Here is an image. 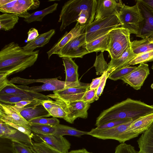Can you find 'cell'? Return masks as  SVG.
I'll use <instances>...</instances> for the list:
<instances>
[{"label": "cell", "instance_id": "obj_1", "mask_svg": "<svg viewBox=\"0 0 153 153\" xmlns=\"http://www.w3.org/2000/svg\"><path fill=\"white\" fill-rule=\"evenodd\" d=\"M39 51L25 50L14 42L5 45L0 51V82L33 65Z\"/></svg>", "mask_w": 153, "mask_h": 153}, {"label": "cell", "instance_id": "obj_2", "mask_svg": "<svg viewBox=\"0 0 153 153\" xmlns=\"http://www.w3.org/2000/svg\"><path fill=\"white\" fill-rule=\"evenodd\" d=\"M96 0H70L62 6L58 22H61V32L76 21L82 25L88 26L94 19Z\"/></svg>", "mask_w": 153, "mask_h": 153}, {"label": "cell", "instance_id": "obj_3", "mask_svg": "<svg viewBox=\"0 0 153 153\" xmlns=\"http://www.w3.org/2000/svg\"><path fill=\"white\" fill-rule=\"evenodd\" d=\"M152 113L153 105L128 98L102 112L97 118L95 126L114 120L135 119Z\"/></svg>", "mask_w": 153, "mask_h": 153}, {"label": "cell", "instance_id": "obj_4", "mask_svg": "<svg viewBox=\"0 0 153 153\" xmlns=\"http://www.w3.org/2000/svg\"><path fill=\"white\" fill-rule=\"evenodd\" d=\"M130 34L128 30L121 27L115 28L109 32L107 51L111 59L120 58L131 46Z\"/></svg>", "mask_w": 153, "mask_h": 153}, {"label": "cell", "instance_id": "obj_5", "mask_svg": "<svg viewBox=\"0 0 153 153\" xmlns=\"http://www.w3.org/2000/svg\"><path fill=\"white\" fill-rule=\"evenodd\" d=\"M119 18L111 16L100 19L88 25L85 30L86 43L98 39L121 26Z\"/></svg>", "mask_w": 153, "mask_h": 153}, {"label": "cell", "instance_id": "obj_6", "mask_svg": "<svg viewBox=\"0 0 153 153\" xmlns=\"http://www.w3.org/2000/svg\"><path fill=\"white\" fill-rule=\"evenodd\" d=\"M118 18L121 27L128 30L130 34L136 35L137 33L140 23L143 19L136 4L132 6L124 4Z\"/></svg>", "mask_w": 153, "mask_h": 153}, {"label": "cell", "instance_id": "obj_7", "mask_svg": "<svg viewBox=\"0 0 153 153\" xmlns=\"http://www.w3.org/2000/svg\"><path fill=\"white\" fill-rule=\"evenodd\" d=\"M40 4V1L38 0H12L8 3L0 6V11L25 19L30 14L28 11L38 8Z\"/></svg>", "mask_w": 153, "mask_h": 153}, {"label": "cell", "instance_id": "obj_8", "mask_svg": "<svg viewBox=\"0 0 153 153\" xmlns=\"http://www.w3.org/2000/svg\"><path fill=\"white\" fill-rule=\"evenodd\" d=\"M86 43L85 33L68 42L57 54L61 58H82L89 53L86 48Z\"/></svg>", "mask_w": 153, "mask_h": 153}, {"label": "cell", "instance_id": "obj_9", "mask_svg": "<svg viewBox=\"0 0 153 153\" xmlns=\"http://www.w3.org/2000/svg\"><path fill=\"white\" fill-rule=\"evenodd\" d=\"M136 4L143 20L136 36L142 39L149 37L153 35V10L142 0H137Z\"/></svg>", "mask_w": 153, "mask_h": 153}, {"label": "cell", "instance_id": "obj_10", "mask_svg": "<svg viewBox=\"0 0 153 153\" xmlns=\"http://www.w3.org/2000/svg\"><path fill=\"white\" fill-rule=\"evenodd\" d=\"M86 83L79 81L76 82H69L58 79L57 78H52L49 81L40 86L29 87L27 85H19L16 86L20 89L34 92L46 91H59L68 88L86 86Z\"/></svg>", "mask_w": 153, "mask_h": 153}, {"label": "cell", "instance_id": "obj_11", "mask_svg": "<svg viewBox=\"0 0 153 153\" xmlns=\"http://www.w3.org/2000/svg\"><path fill=\"white\" fill-rule=\"evenodd\" d=\"M97 2L94 21L111 16L118 17L124 4L120 0H98Z\"/></svg>", "mask_w": 153, "mask_h": 153}, {"label": "cell", "instance_id": "obj_12", "mask_svg": "<svg viewBox=\"0 0 153 153\" xmlns=\"http://www.w3.org/2000/svg\"><path fill=\"white\" fill-rule=\"evenodd\" d=\"M150 74L149 65L143 63L140 64L130 73L121 78L135 90L140 89Z\"/></svg>", "mask_w": 153, "mask_h": 153}, {"label": "cell", "instance_id": "obj_13", "mask_svg": "<svg viewBox=\"0 0 153 153\" xmlns=\"http://www.w3.org/2000/svg\"><path fill=\"white\" fill-rule=\"evenodd\" d=\"M90 86H78L68 88L59 91H54L53 94L47 95L51 99H60L68 102L82 100Z\"/></svg>", "mask_w": 153, "mask_h": 153}, {"label": "cell", "instance_id": "obj_14", "mask_svg": "<svg viewBox=\"0 0 153 153\" xmlns=\"http://www.w3.org/2000/svg\"><path fill=\"white\" fill-rule=\"evenodd\" d=\"M32 139L36 143L44 142L62 153H68L71 146L70 143L65 137L52 134L42 135L33 133Z\"/></svg>", "mask_w": 153, "mask_h": 153}, {"label": "cell", "instance_id": "obj_15", "mask_svg": "<svg viewBox=\"0 0 153 153\" xmlns=\"http://www.w3.org/2000/svg\"><path fill=\"white\" fill-rule=\"evenodd\" d=\"M87 26L80 25L77 22L69 32H66L52 48L47 52L48 59L53 54H57L66 44L74 38L85 33Z\"/></svg>", "mask_w": 153, "mask_h": 153}, {"label": "cell", "instance_id": "obj_16", "mask_svg": "<svg viewBox=\"0 0 153 153\" xmlns=\"http://www.w3.org/2000/svg\"><path fill=\"white\" fill-rule=\"evenodd\" d=\"M153 123V113L137 118L127 128L126 133L130 140L137 137L147 130Z\"/></svg>", "mask_w": 153, "mask_h": 153}, {"label": "cell", "instance_id": "obj_17", "mask_svg": "<svg viewBox=\"0 0 153 153\" xmlns=\"http://www.w3.org/2000/svg\"><path fill=\"white\" fill-rule=\"evenodd\" d=\"M90 106V104L82 100L68 102L69 113L63 119L67 122L72 124L78 118L86 119L88 117V111Z\"/></svg>", "mask_w": 153, "mask_h": 153}, {"label": "cell", "instance_id": "obj_18", "mask_svg": "<svg viewBox=\"0 0 153 153\" xmlns=\"http://www.w3.org/2000/svg\"><path fill=\"white\" fill-rule=\"evenodd\" d=\"M0 119L8 120L30 129L29 123L14 109L12 105L0 102Z\"/></svg>", "mask_w": 153, "mask_h": 153}, {"label": "cell", "instance_id": "obj_19", "mask_svg": "<svg viewBox=\"0 0 153 153\" xmlns=\"http://www.w3.org/2000/svg\"><path fill=\"white\" fill-rule=\"evenodd\" d=\"M44 101L42 104L53 117L64 119L69 113L68 102L56 99Z\"/></svg>", "mask_w": 153, "mask_h": 153}, {"label": "cell", "instance_id": "obj_20", "mask_svg": "<svg viewBox=\"0 0 153 153\" xmlns=\"http://www.w3.org/2000/svg\"><path fill=\"white\" fill-rule=\"evenodd\" d=\"M137 55L133 52L130 46L119 59H111V60L108 64V67L107 71V78L115 70L128 66L129 63Z\"/></svg>", "mask_w": 153, "mask_h": 153}, {"label": "cell", "instance_id": "obj_21", "mask_svg": "<svg viewBox=\"0 0 153 153\" xmlns=\"http://www.w3.org/2000/svg\"><path fill=\"white\" fill-rule=\"evenodd\" d=\"M42 103L16 111L19 112L28 123L30 120L34 119L51 116V114L45 108Z\"/></svg>", "mask_w": 153, "mask_h": 153}, {"label": "cell", "instance_id": "obj_22", "mask_svg": "<svg viewBox=\"0 0 153 153\" xmlns=\"http://www.w3.org/2000/svg\"><path fill=\"white\" fill-rule=\"evenodd\" d=\"M0 93L29 95L36 97L46 99L48 100H52L50 98L39 93L34 92L17 87L16 85L6 79L0 83Z\"/></svg>", "mask_w": 153, "mask_h": 153}, {"label": "cell", "instance_id": "obj_23", "mask_svg": "<svg viewBox=\"0 0 153 153\" xmlns=\"http://www.w3.org/2000/svg\"><path fill=\"white\" fill-rule=\"evenodd\" d=\"M138 153H153V123L137 141Z\"/></svg>", "mask_w": 153, "mask_h": 153}, {"label": "cell", "instance_id": "obj_24", "mask_svg": "<svg viewBox=\"0 0 153 153\" xmlns=\"http://www.w3.org/2000/svg\"><path fill=\"white\" fill-rule=\"evenodd\" d=\"M55 33V30L52 29L40 34L36 39L28 42L22 48L25 50L33 51L37 48L43 47L48 43Z\"/></svg>", "mask_w": 153, "mask_h": 153}, {"label": "cell", "instance_id": "obj_25", "mask_svg": "<svg viewBox=\"0 0 153 153\" xmlns=\"http://www.w3.org/2000/svg\"><path fill=\"white\" fill-rule=\"evenodd\" d=\"M48 100L41 98L27 95H16L0 93V102L9 105L23 101H44Z\"/></svg>", "mask_w": 153, "mask_h": 153}, {"label": "cell", "instance_id": "obj_26", "mask_svg": "<svg viewBox=\"0 0 153 153\" xmlns=\"http://www.w3.org/2000/svg\"><path fill=\"white\" fill-rule=\"evenodd\" d=\"M62 60L66 74L65 81L74 82L79 81L78 72V66L72 59L64 57L62 58Z\"/></svg>", "mask_w": 153, "mask_h": 153}, {"label": "cell", "instance_id": "obj_27", "mask_svg": "<svg viewBox=\"0 0 153 153\" xmlns=\"http://www.w3.org/2000/svg\"><path fill=\"white\" fill-rule=\"evenodd\" d=\"M131 49L137 56L153 50V41L150 37L131 42Z\"/></svg>", "mask_w": 153, "mask_h": 153}, {"label": "cell", "instance_id": "obj_28", "mask_svg": "<svg viewBox=\"0 0 153 153\" xmlns=\"http://www.w3.org/2000/svg\"><path fill=\"white\" fill-rule=\"evenodd\" d=\"M108 33L98 39L86 43V48L89 53L107 51L109 42Z\"/></svg>", "mask_w": 153, "mask_h": 153}, {"label": "cell", "instance_id": "obj_29", "mask_svg": "<svg viewBox=\"0 0 153 153\" xmlns=\"http://www.w3.org/2000/svg\"><path fill=\"white\" fill-rule=\"evenodd\" d=\"M55 130L52 134L56 136L68 135L77 137L87 134L88 131L78 130L75 128L60 124L55 126Z\"/></svg>", "mask_w": 153, "mask_h": 153}, {"label": "cell", "instance_id": "obj_30", "mask_svg": "<svg viewBox=\"0 0 153 153\" xmlns=\"http://www.w3.org/2000/svg\"><path fill=\"white\" fill-rule=\"evenodd\" d=\"M58 5V3H55L46 8L30 14L28 17L24 19V20L28 23L36 21L41 22L45 16L56 10Z\"/></svg>", "mask_w": 153, "mask_h": 153}, {"label": "cell", "instance_id": "obj_31", "mask_svg": "<svg viewBox=\"0 0 153 153\" xmlns=\"http://www.w3.org/2000/svg\"><path fill=\"white\" fill-rule=\"evenodd\" d=\"M0 137L10 140L12 142L18 143L30 148L33 145L32 139L28 135L17 130L13 134L4 135Z\"/></svg>", "mask_w": 153, "mask_h": 153}, {"label": "cell", "instance_id": "obj_32", "mask_svg": "<svg viewBox=\"0 0 153 153\" xmlns=\"http://www.w3.org/2000/svg\"><path fill=\"white\" fill-rule=\"evenodd\" d=\"M18 16L11 13H4L0 15V29L8 31L13 28L18 22Z\"/></svg>", "mask_w": 153, "mask_h": 153}, {"label": "cell", "instance_id": "obj_33", "mask_svg": "<svg viewBox=\"0 0 153 153\" xmlns=\"http://www.w3.org/2000/svg\"><path fill=\"white\" fill-rule=\"evenodd\" d=\"M30 149L33 153H62L43 141L33 143Z\"/></svg>", "mask_w": 153, "mask_h": 153}, {"label": "cell", "instance_id": "obj_34", "mask_svg": "<svg viewBox=\"0 0 153 153\" xmlns=\"http://www.w3.org/2000/svg\"><path fill=\"white\" fill-rule=\"evenodd\" d=\"M30 129L33 133L39 135H47L53 134L55 130V126L29 123Z\"/></svg>", "mask_w": 153, "mask_h": 153}, {"label": "cell", "instance_id": "obj_35", "mask_svg": "<svg viewBox=\"0 0 153 153\" xmlns=\"http://www.w3.org/2000/svg\"><path fill=\"white\" fill-rule=\"evenodd\" d=\"M103 52H101L100 54L96 56L93 66L96 69L97 75L102 74L107 71L108 64L105 61L103 56Z\"/></svg>", "mask_w": 153, "mask_h": 153}, {"label": "cell", "instance_id": "obj_36", "mask_svg": "<svg viewBox=\"0 0 153 153\" xmlns=\"http://www.w3.org/2000/svg\"><path fill=\"white\" fill-rule=\"evenodd\" d=\"M136 67L127 66L116 70L111 74L108 78L114 81L120 79L132 71Z\"/></svg>", "mask_w": 153, "mask_h": 153}, {"label": "cell", "instance_id": "obj_37", "mask_svg": "<svg viewBox=\"0 0 153 153\" xmlns=\"http://www.w3.org/2000/svg\"><path fill=\"white\" fill-rule=\"evenodd\" d=\"M51 78H44L37 79H27L17 76L11 78L10 81L13 83H16L23 85H27L36 82L43 83L50 81Z\"/></svg>", "mask_w": 153, "mask_h": 153}, {"label": "cell", "instance_id": "obj_38", "mask_svg": "<svg viewBox=\"0 0 153 153\" xmlns=\"http://www.w3.org/2000/svg\"><path fill=\"white\" fill-rule=\"evenodd\" d=\"M153 58V50L137 55L129 63L128 66L146 63Z\"/></svg>", "mask_w": 153, "mask_h": 153}, {"label": "cell", "instance_id": "obj_39", "mask_svg": "<svg viewBox=\"0 0 153 153\" xmlns=\"http://www.w3.org/2000/svg\"><path fill=\"white\" fill-rule=\"evenodd\" d=\"M59 120L54 117L50 118H37L33 119L29 122V123L41 124L53 127L59 124Z\"/></svg>", "mask_w": 153, "mask_h": 153}, {"label": "cell", "instance_id": "obj_40", "mask_svg": "<svg viewBox=\"0 0 153 153\" xmlns=\"http://www.w3.org/2000/svg\"><path fill=\"white\" fill-rule=\"evenodd\" d=\"M114 153H138L134 147L130 144L123 143L117 145Z\"/></svg>", "mask_w": 153, "mask_h": 153}, {"label": "cell", "instance_id": "obj_41", "mask_svg": "<svg viewBox=\"0 0 153 153\" xmlns=\"http://www.w3.org/2000/svg\"><path fill=\"white\" fill-rule=\"evenodd\" d=\"M0 120L14 129L27 134L32 139L33 133L30 129L8 120L3 119H0Z\"/></svg>", "mask_w": 153, "mask_h": 153}, {"label": "cell", "instance_id": "obj_42", "mask_svg": "<svg viewBox=\"0 0 153 153\" xmlns=\"http://www.w3.org/2000/svg\"><path fill=\"white\" fill-rule=\"evenodd\" d=\"M131 119H123L114 120L97 126L96 128L99 129L111 128L126 122Z\"/></svg>", "mask_w": 153, "mask_h": 153}, {"label": "cell", "instance_id": "obj_43", "mask_svg": "<svg viewBox=\"0 0 153 153\" xmlns=\"http://www.w3.org/2000/svg\"><path fill=\"white\" fill-rule=\"evenodd\" d=\"M12 147L13 153H33L30 148L16 142H12Z\"/></svg>", "mask_w": 153, "mask_h": 153}, {"label": "cell", "instance_id": "obj_44", "mask_svg": "<svg viewBox=\"0 0 153 153\" xmlns=\"http://www.w3.org/2000/svg\"><path fill=\"white\" fill-rule=\"evenodd\" d=\"M16 129L10 126L0 120V137L6 134H11L14 133Z\"/></svg>", "mask_w": 153, "mask_h": 153}, {"label": "cell", "instance_id": "obj_45", "mask_svg": "<svg viewBox=\"0 0 153 153\" xmlns=\"http://www.w3.org/2000/svg\"><path fill=\"white\" fill-rule=\"evenodd\" d=\"M96 90L89 89L85 94L82 100L85 102L90 104L95 100Z\"/></svg>", "mask_w": 153, "mask_h": 153}, {"label": "cell", "instance_id": "obj_46", "mask_svg": "<svg viewBox=\"0 0 153 153\" xmlns=\"http://www.w3.org/2000/svg\"><path fill=\"white\" fill-rule=\"evenodd\" d=\"M102 78L101 82L98 88L96 90V96L95 100H97L102 92L107 79V71L102 74Z\"/></svg>", "mask_w": 153, "mask_h": 153}, {"label": "cell", "instance_id": "obj_47", "mask_svg": "<svg viewBox=\"0 0 153 153\" xmlns=\"http://www.w3.org/2000/svg\"><path fill=\"white\" fill-rule=\"evenodd\" d=\"M38 30L34 28H30L27 32V42H30L36 39L39 36Z\"/></svg>", "mask_w": 153, "mask_h": 153}, {"label": "cell", "instance_id": "obj_48", "mask_svg": "<svg viewBox=\"0 0 153 153\" xmlns=\"http://www.w3.org/2000/svg\"><path fill=\"white\" fill-rule=\"evenodd\" d=\"M102 75L97 78L93 79L89 87V89L96 90L99 85L102 78Z\"/></svg>", "mask_w": 153, "mask_h": 153}, {"label": "cell", "instance_id": "obj_49", "mask_svg": "<svg viewBox=\"0 0 153 153\" xmlns=\"http://www.w3.org/2000/svg\"><path fill=\"white\" fill-rule=\"evenodd\" d=\"M68 153H93L88 151L85 148L71 150Z\"/></svg>", "mask_w": 153, "mask_h": 153}, {"label": "cell", "instance_id": "obj_50", "mask_svg": "<svg viewBox=\"0 0 153 153\" xmlns=\"http://www.w3.org/2000/svg\"><path fill=\"white\" fill-rule=\"evenodd\" d=\"M146 5L153 10V0H142Z\"/></svg>", "mask_w": 153, "mask_h": 153}, {"label": "cell", "instance_id": "obj_51", "mask_svg": "<svg viewBox=\"0 0 153 153\" xmlns=\"http://www.w3.org/2000/svg\"><path fill=\"white\" fill-rule=\"evenodd\" d=\"M11 1L12 0H0V6L5 4Z\"/></svg>", "mask_w": 153, "mask_h": 153}, {"label": "cell", "instance_id": "obj_52", "mask_svg": "<svg viewBox=\"0 0 153 153\" xmlns=\"http://www.w3.org/2000/svg\"><path fill=\"white\" fill-rule=\"evenodd\" d=\"M153 61V58L149 60L148 62Z\"/></svg>", "mask_w": 153, "mask_h": 153}, {"label": "cell", "instance_id": "obj_53", "mask_svg": "<svg viewBox=\"0 0 153 153\" xmlns=\"http://www.w3.org/2000/svg\"><path fill=\"white\" fill-rule=\"evenodd\" d=\"M151 88L153 89V83L151 85Z\"/></svg>", "mask_w": 153, "mask_h": 153}, {"label": "cell", "instance_id": "obj_54", "mask_svg": "<svg viewBox=\"0 0 153 153\" xmlns=\"http://www.w3.org/2000/svg\"><path fill=\"white\" fill-rule=\"evenodd\" d=\"M152 39V40L153 41V35L151 36L150 37Z\"/></svg>", "mask_w": 153, "mask_h": 153}, {"label": "cell", "instance_id": "obj_55", "mask_svg": "<svg viewBox=\"0 0 153 153\" xmlns=\"http://www.w3.org/2000/svg\"><path fill=\"white\" fill-rule=\"evenodd\" d=\"M152 69L153 70V63L152 64Z\"/></svg>", "mask_w": 153, "mask_h": 153}]
</instances>
